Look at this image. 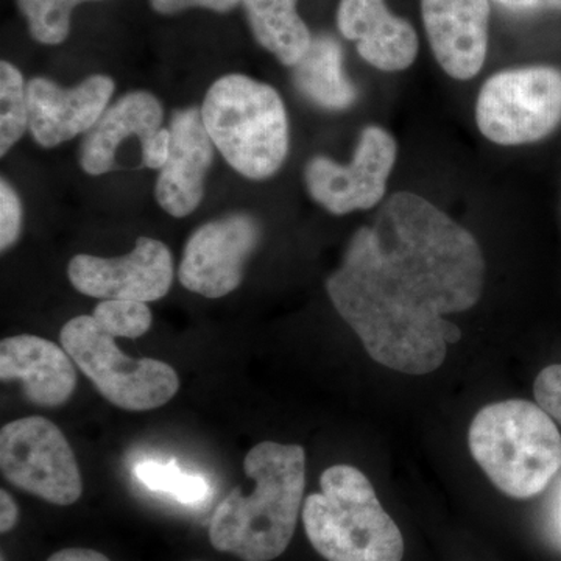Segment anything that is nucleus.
I'll use <instances>...</instances> for the list:
<instances>
[{
    "mask_svg": "<svg viewBox=\"0 0 561 561\" xmlns=\"http://www.w3.org/2000/svg\"><path fill=\"white\" fill-rule=\"evenodd\" d=\"M534 397L542 411L561 427V364L540 371L534 382Z\"/></svg>",
    "mask_w": 561,
    "mask_h": 561,
    "instance_id": "obj_25",
    "label": "nucleus"
},
{
    "mask_svg": "<svg viewBox=\"0 0 561 561\" xmlns=\"http://www.w3.org/2000/svg\"><path fill=\"white\" fill-rule=\"evenodd\" d=\"M0 379L20 381L25 398L39 408H58L77 387L73 360L57 343L22 334L0 342Z\"/></svg>",
    "mask_w": 561,
    "mask_h": 561,
    "instance_id": "obj_15",
    "label": "nucleus"
},
{
    "mask_svg": "<svg viewBox=\"0 0 561 561\" xmlns=\"http://www.w3.org/2000/svg\"><path fill=\"white\" fill-rule=\"evenodd\" d=\"M164 110L147 91H133L106 108L81 142L80 168L88 175H105L117 169V151L125 140L139 139L140 147L162 128Z\"/></svg>",
    "mask_w": 561,
    "mask_h": 561,
    "instance_id": "obj_17",
    "label": "nucleus"
},
{
    "mask_svg": "<svg viewBox=\"0 0 561 561\" xmlns=\"http://www.w3.org/2000/svg\"><path fill=\"white\" fill-rule=\"evenodd\" d=\"M3 478L39 500L72 505L83 493L76 454L60 427L44 416H25L0 431Z\"/></svg>",
    "mask_w": 561,
    "mask_h": 561,
    "instance_id": "obj_8",
    "label": "nucleus"
},
{
    "mask_svg": "<svg viewBox=\"0 0 561 561\" xmlns=\"http://www.w3.org/2000/svg\"><path fill=\"white\" fill-rule=\"evenodd\" d=\"M251 33L261 47L294 68L312 43L308 25L297 11V0H241Z\"/></svg>",
    "mask_w": 561,
    "mask_h": 561,
    "instance_id": "obj_19",
    "label": "nucleus"
},
{
    "mask_svg": "<svg viewBox=\"0 0 561 561\" xmlns=\"http://www.w3.org/2000/svg\"><path fill=\"white\" fill-rule=\"evenodd\" d=\"M116 339L92 316L69 320L60 332L62 348L111 404L130 412L168 404L180 389L176 371L162 360L128 357Z\"/></svg>",
    "mask_w": 561,
    "mask_h": 561,
    "instance_id": "obj_6",
    "label": "nucleus"
},
{
    "mask_svg": "<svg viewBox=\"0 0 561 561\" xmlns=\"http://www.w3.org/2000/svg\"><path fill=\"white\" fill-rule=\"evenodd\" d=\"M421 13L442 69L457 80L478 76L489 49V0H421Z\"/></svg>",
    "mask_w": 561,
    "mask_h": 561,
    "instance_id": "obj_14",
    "label": "nucleus"
},
{
    "mask_svg": "<svg viewBox=\"0 0 561 561\" xmlns=\"http://www.w3.org/2000/svg\"><path fill=\"white\" fill-rule=\"evenodd\" d=\"M169 130L171 151L154 184V198L165 213L183 219L201 206L217 149L203 124L202 110L194 106L176 110Z\"/></svg>",
    "mask_w": 561,
    "mask_h": 561,
    "instance_id": "obj_13",
    "label": "nucleus"
},
{
    "mask_svg": "<svg viewBox=\"0 0 561 561\" xmlns=\"http://www.w3.org/2000/svg\"><path fill=\"white\" fill-rule=\"evenodd\" d=\"M203 124L225 161L250 180H267L289 153V119L278 91L241 73L220 77L206 92Z\"/></svg>",
    "mask_w": 561,
    "mask_h": 561,
    "instance_id": "obj_5",
    "label": "nucleus"
},
{
    "mask_svg": "<svg viewBox=\"0 0 561 561\" xmlns=\"http://www.w3.org/2000/svg\"><path fill=\"white\" fill-rule=\"evenodd\" d=\"M339 31L357 44L365 61L386 72L408 69L419 54L415 28L394 16L386 0H341Z\"/></svg>",
    "mask_w": 561,
    "mask_h": 561,
    "instance_id": "obj_16",
    "label": "nucleus"
},
{
    "mask_svg": "<svg viewBox=\"0 0 561 561\" xmlns=\"http://www.w3.org/2000/svg\"><path fill=\"white\" fill-rule=\"evenodd\" d=\"M92 317L116 337L139 339L150 330L151 311L147 302L102 300Z\"/></svg>",
    "mask_w": 561,
    "mask_h": 561,
    "instance_id": "obj_23",
    "label": "nucleus"
},
{
    "mask_svg": "<svg viewBox=\"0 0 561 561\" xmlns=\"http://www.w3.org/2000/svg\"><path fill=\"white\" fill-rule=\"evenodd\" d=\"M169 151H171V130L169 128H161L142 147V164L146 168L161 171L164 168L165 161H168Z\"/></svg>",
    "mask_w": 561,
    "mask_h": 561,
    "instance_id": "obj_27",
    "label": "nucleus"
},
{
    "mask_svg": "<svg viewBox=\"0 0 561 561\" xmlns=\"http://www.w3.org/2000/svg\"><path fill=\"white\" fill-rule=\"evenodd\" d=\"M397 161V142L379 127L362 131L353 161L342 165L316 157L306 165L305 180L313 201L335 216L371 209L386 195L387 180Z\"/></svg>",
    "mask_w": 561,
    "mask_h": 561,
    "instance_id": "obj_10",
    "label": "nucleus"
},
{
    "mask_svg": "<svg viewBox=\"0 0 561 561\" xmlns=\"http://www.w3.org/2000/svg\"><path fill=\"white\" fill-rule=\"evenodd\" d=\"M0 531L7 534V531L13 530L16 526L18 518H20V508H18L16 502L7 490H0Z\"/></svg>",
    "mask_w": 561,
    "mask_h": 561,
    "instance_id": "obj_28",
    "label": "nucleus"
},
{
    "mask_svg": "<svg viewBox=\"0 0 561 561\" xmlns=\"http://www.w3.org/2000/svg\"><path fill=\"white\" fill-rule=\"evenodd\" d=\"M151 9L164 16L183 13L191 9H203L214 13H230L241 0H149Z\"/></svg>",
    "mask_w": 561,
    "mask_h": 561,
    "instance_id": "obj_26",
    "label": "nucleus"
},
{
    "mask_svg": "<svg viewBox=\"0 0 561 561\" xmlns=\"http://www.w3.org/2000/svg\"><path fill=\"white\" fill-rule=\"evenodd\" d=\"M516 11H561V0H497Z\"/></svg>",
    "mask_w": 561,
    "mask_h": 561,
    "instance_id": "obj_29",
    "label": "nucleus"
},
{
    "mask_svg": "<svg viewBox=\"0 0 561 561\" xmlns=\"http://www.w3.org/2000/svg\"><path fill=\"white\" fill-rule=\"evenodd\" d=\"M560 524H561V504H560Z\"/></svg>",
    "mask_w": 561,
    "mask_h": 561,
    "instance_id": "obj_31",
    "label": "nucleus"
},
{
    "mask_svg": "<svg viewBox=\"0 0 561 561\" xmlns=\"http://www.w3.org/2000/svg\"><path fill=\"white\" fill-rule=\"evenodd\" d=\"M28 128L27 87L21 70L0 62V154L5 157Z\"/></svg>",
    "mask_w": 561,
    "mask_h": 561,
    "instance_id": "obj_20",
    "label": "nucleus"
},
{
    "mask_svg": "<svg viewBox=\"0 0 561 561\" xmlns=\"http://www.w3.org/2000/svg\"><path fill=\"white\" fill-rule=\"evenodd\" d=\"M135 476L147 489L171 494L183 504H202L209 496L208 481L202 476L181 470L175 461H139L135 467Z\"/></svg>",
    "mask_w": 561,
    "mask_h": 561,
    "instance_id": "obj_21",
    "label": "nucleus"
},
{
    "mask_svg": "<svg viewBox=\"0 0 561 561\" xmlns=\"http://www.w3.org/2000/svg\"><path fill=\"white\" fill-rule=\"evenodd\" d=\"M47 561H110V559L92 549L69 548L55 552Z\"/></svg>",
    "mask_w": 561,
    "mask_h": 561,
    "instance_id": "obj_30",
    "label": "nucleus"
},
{
    "mask_svg": "<svg viewBox=\"0 0 561 561\" xmlns=\"http://www.w3.org/2000/svg\"><path fill=\"white\" fill-rule=\"evenodd\" d=\"M87 2L103 0H16V5L36 43L58 46L68 39L73 9Z\"/></svg>",
    "mask_w": 561,
    "mask_h": 561,
    "instance_id": "obj_22",
    "label": "nucleus"
},
{
    "mask_svg": "<svg viewBox=\"0 0 561 561\" xmlns=\"http://www.w3.org/2000/svg\"><path fill=\"white\" fill-rule=\"evenodd\" d=\"M320 489L306 497L301 516L309 541L324 560H402L400 527L383 511L364 472L334 465L321 474Z\"/></svg>",
    "mask_w": 561,
    "mask_h": 561,
    "instance_id": "obj_4",
    "label": "nucleus"
},
{
    "mask_svg": "<svg viewBox=\"0 0 561 561\" xmlns=\"http://www.w3.org/2000/svg\"><path fill=\"white\" fill-rule=\"evenodd\" d=\"M294 81L298 91L321 108L346 110L356 102V88L343 72L341 44L331 36L312 38L305 57L294 66Z\"/></svg>",
    "mask_w": 561,
    "mask_h": 561,
    "instance_id": "obj_18",
    "label": "nucleus"
},
{
    "mask_svg": "<svg viewBox=\"0 0 561 561\" xmlns=\"http://www.w3.org/2000/svg\"><path fill=\"white\" fill-rule=\"evenodd\" d=\"M476 119L482 135L500 146L546 138L561 119V70L531 66L496 73L479 92Z\"/></svg>",
    "mask_w": 561,
    "mask_h": 561,
    "instance_id": "obj_7",
    "label": "nucleus"
},
{
    "mask_svg": "<svg viewBox=\"0 0 561 561\" xmlns=\"http://www.w3.org/2000/svg\"><path fill=\"white\" fill-rule=\"evenodd\" d=\"M116 83L108 76H91L65 90L44 77L28 81V131L38 146L54 149L88 133L113 98Z\"/></svg>",
    "mask_w": 561,
    "mask_h": 561,
    "instance_id": "obj_12",
    "label": "nucleus"
},
{
    "mask_svg": "<svg viewBox=\"0 0 561 561\" xmlns=\"http://www.w3.org/2000/svg\"><path fill=\"white\" fill-rule=\"evenodd\" d=\"M22 205L9 181L0 180V250L5 253L21 236Z\"/></svg>",
    "mask_w": 561,
    "mask_h": 561,
    "instance_id": "obj_24",
    "label": "nucleus"
},
{
    "mask_svg": "<svg viewBox=\"0 0 561 561\" xmlns=\"http://www.w3.org/2000/svg\"><path fill=\"white\" fill-rule=\"evenodd\" d=\"M72 286L101 300L158 301L171 290L173 257L165 243L140 236L135 249L121 257L77 254L69 262Z\"/></svg>",
    "mask_w": 561,
    "mask_h": 561,
    "instance_id": "obj_11",
    "label": "nucleus"
},
{
    "mask_svg": "<svg viewBox=\"0 0 561 561\" xmlns=\"http://www.w3.org/2000/svg\"><path fill=\"white\" fill-rule=\"evenodd\" d=\"M468 445L493 485L515 500L540 494L561 468L559 426L526 400L481 409L468 431Z\"/></svg>",
    "mask_w": 561,
    "mask_h": 561,
    "instance_id": "obj_3",
    "label": "nucleus"
},
{
    "mask_svg": "<svg viewBox=\"0 0 561 561\" xmlns=\"http://www.w3.org/2000/svg\"><path fill=\"white\" fill-rule=\"evenodd\" d=\"M483 283L474 236L426 198L400 192L353 236L327 290L373 360L420 376L438 370L460 341L445 316L471 309Z\"/></svg>",
    "mask_w": 561,
    "mask_h": 561,
    "instance_id": "obj_1",
    "label": "nucleus"
},
{
    "mask_svg": "<svg viewBox=\"0 0 561 561\" xmlns=\"http://www.w3.org/2000/svg\"><path fill=\"white\" fill-rule=\"evenodd\" d=\"M243 470L253 490L234 489L220 502L209 524L210 545L242 561L278 559L305 505V449L262 442L247 454Z\"/></svg>",
    "mask_w": 561,
    "mask_h": 561,
    "instance_id": "obj_2",
    "label": "nucleus"
},
{
    "mask_svg": "<svg viewBox=\"0 0 561 561\" xmlns=\"http://www.w3.org/2000/svg\"><path fill=\"white\" fill-rule=\"evenodd\" d=\"M2 561H5V559H3V557H2Z\"/></svg>",
    "mask_w": 561,
    "mask_h": 561,
    "instance_id": "obj_32",
    "label": "nucleus"
},
{
    "mask_svg": "<svg viewBox=\"0 0 561 561\" xmlns=\"http://www.w3.org/2000/svg\"><path fill=\"white\" fill-rule=\"evenodd\" d=\"M261 236L260 221L247 213L203 224L184 247L180 283L205 298L227 297L241 286L247 262L260 245Z\"/></svg>",
    "mask_w": 561,
    "mask_h": 561,
    "instance_id": "obj_9",
    "label": "nucleus"
}]
</instances>
